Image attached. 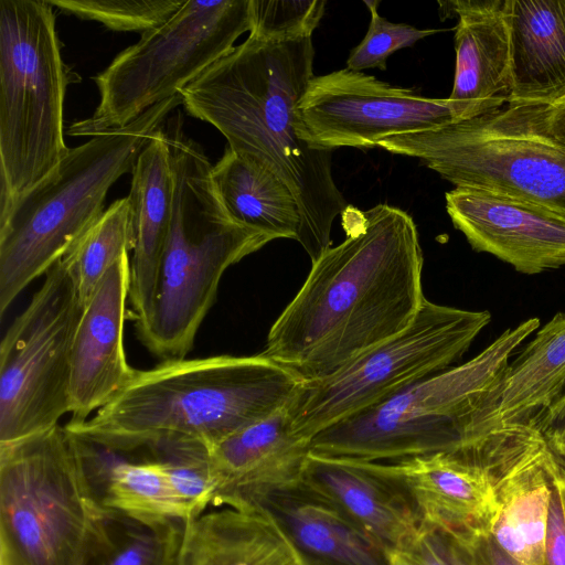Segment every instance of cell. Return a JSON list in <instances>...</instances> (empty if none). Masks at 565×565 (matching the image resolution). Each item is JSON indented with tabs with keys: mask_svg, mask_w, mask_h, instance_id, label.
<instances>
[{
	"mask_svg": "<svg viewBox=\"0 0 565 565\" xmlns=\"http://www.w3.org/2000/svg\"><path fill=\"white\" fill-rule=\"evenodd\" d=\"M162 130L173 179L172 217L154 307L136 333L150 353L172 361L192 350L225 270L274 239L227 213L212 180V164L185 136L179 115Z\"/></svg>",
	"mask_w": 565,
	"mask_h": 565,
	"instance_id": "cell-4",
	"label": "cell"
},
{
	"mask_svg": "<svg viewBox=\"0 0 565 565\" xmlns=\"http://www.w3.org/2000/svg\"><path fill=\"white\" fill-rule=\"evenodd\" d=\"M183 521L140 520L110 512L84 565H174Z\"/></svg>",
	"mask_w": 565,
	"mask_h": 565,
	"instance_id": "cell-27",
	"label": "cell"
},
{
	"mask_svg": "<svg viewBox=\"0 0 565 565\" xmlns=\"http://www.w3.org/2000/svg\"><path fill=\"white\" fill-rule=\"evenodd\" d=\"M130 259L122 255L106 273L83 310L72 351L70 424H83L134 379L124 344Z\"/></svg>",
	"mask_w": 565,
	"mask_h": 565,
	"instance_id": "cell-15",
	"label": "cell"
},
{
	"mask_svg": "<svg viewBox=\"0 0 565 565\" xmlns=\"http://www.w3.org/2000/svg\"><path fill=\"white\" fill-rule=\"evenodd\" d=\"M544 565H565V478L558 468L552 480Z\"/></svg>",
	"mask_w": 565,
	"mask_h": 565,
	"instance_id": "cell-34",
	"label": "cell"
},
{
	"mask_svg": "<svg viewBox=\"0 0 565 565\" xmlns=\"http://www.w3.org/2000/svg\"><path fill=\"white\" fill-rule=\"evenodd\" d=\"M211 175L227 213L273 239L298 237L300 213L290 189L271 171L226 146Z\"/></svg>",
	"mask_w": 565,
	"mask_h": 565,
	"instance_id": "cell-25",
	"label": "cell"
},
{
	"mask_svg": "<svg viewBox=\"0 0 565 565\" xmlns=\"http://www.w3.org/2000/svg\"><path fill=\"white\" fill-rule=\"evenodd\" d=\"M324 7V0H249V35L273 42L312 38Z\"/></svg>",
	"mask_w": 565,
	"mask_h": 565,
	"instance_id": "cell-32",
	"label": "cell"
},
{
	"mask_svg": "<svg viewBox=\"0 0 565 565\" xmlns=\"http://www.w3.org/2000/svg\"><path fill=\"white\" fill-rule=\"evenodd\" d=\"M459 542L466 546L477 565H523L504 552L490 533Z\"/></svg>",
	"mask_w": 565,
	"mask_h": 565,
	"instance_id": "cell-36",
	"label": "cell"
},
{
	"mask_svg": "<svg viewBox=\"0 0 565 565\" xmlns=\"http://www.w3.org/2000/svg\"><path fill=\"white\" fill-rule=\"evenodd\" d=\"M52 7L113 31L148 32L170 20L186 0H47Z\"/></svg>",
	"mask_w": 565,
	"mask_h": 565,
	"instance_id": "cell-31",
	"label": "cell"
},
{
	"mask_svg": "<svg viewBox=\"0 0 565 565\" xmlns=\"http://www.w3.org/2000/svg\"><path fill=\"white\" fill-rule=\"evenodd\" d=\"M371 13V21L364 39L351 50L347 68L361 72L367 68L386 70V61L396 51L413 46L417 41L441 32V30H419L405 23H393L379 11L377 0H364Z\"/></svg>",
	"mask_w": 565,
	"mask_h": 565,
	"instance_id": "cell-33",
	"label": "cell"
},
{
	"mask_svg": "<svg viewBox=\"0 0 565 565\" xmlns=\"http://www.w3.org/2000/svg\"><path fill=\"white\" fill-rule=\"evenodd\" d=\"M127 196L132 258L129 297L135 327L152 313L163 250L171 224L173 179L162 127L139 154Z\"/></svg>",
	"mask_w": 565,
	"mask_h": 565,
	"instance_id": "cell-21",
	"label": "cell"
},
{
	"mask_svg": "<svg viewBox=\"0 0 565 565\" xmlns=\"http://www.w3.org/2000/svg\"><path fill=\"white\" fill-rule=\"evenodd\" d=\"M445 200L452 225L476 252L527 275L565 266L564 213L472 188H455Z\"/></svg>",
	"mask_w": 565,
	"mask_h": 565,
	"instance_id": "cell-14",
	"label": "cell"
},
{
	"mask_svg": "<svg viewBox=\"0 0 565 565\" xmlns=\"http://www.w3.org/2000/svg\"><path fill=\"white\" fill-rule=\"evenodd\" d=\"M455 28V76L449 99L461 120L507 104L511 90L507 0L439 1Z\"/></svg>",
	"mask_w": 565,
	"mask_h": 565,
	"instance_id": "cell-19",
	"label": "cell"
},
{
	"mask_svg": "<svg viewBox=\"0 0 565 565\" xmlns=\"http://www.w3.org/2000/svg\"><path fill=\"white\" fill-rule=\"evenodd\" d=\"M252 512L268 518L302 565H391V555L300 480L263 493Z\"/></svg>",
	"mask_w": 565,
	"mask_h": 565,
	"instance_id": "cell-20",
	"label": "cell"
},
{
	"mask_svg": "<svg viewBox=\"0 0 565 565\" xmlns=\"http://www.w3.org/2000/svg\"><path fill=\"white\" fill-rule=\"evenodd\" d=\"M309 445L294 431L288 407L216 444L210 448L212 504L252 512L263 493L300 480Z\"/></svg>",
	"mask_w": 565,
	"mask_h": 565,
	"instance_id": "cell-18",
	"label": "cell"
},
{
	"mask_svg": "<svg viewBox=\"0 0 565 565\" xmlns=\"http://www.w3.org/2000/svg\"><path fill=\"white\" fill-rule=\"evenodd\" d=\"M83 310L61 258L0 343V445L56 426L71 412L72 351Z\"/></svg>",
	"mask_w": 565,
	"mask_h": 565,
	"instance_id": "cell-12",
	"label": "cell"
},
{
	"mask_svg": "<svg viewBox=\"0 0 565 565\" xmlns=\"http://www.w3.org/2000/svg\"><path fill=\"white\" fill-rule=\"evenodd\" d=\"M312 38L273 42L248 35L182 92L186 113L214 126L235 152L256 161L292 192L297 242L311 262L331 247L335 217L349 206L331 152L298 137L297 105L313 76Z\"/></svg>",
	"mask_w": 565,
	"mask_h": 565,
	"instance_id": "cell-2",
	"label": "cell"
},
{
	"mask_svg": "<svg viewBox=\"0 0 565 565\" xmlns=\"http://www.w3.org/2000/svg\"><path fill=\"white\" fill-rule=\"evenodd\" d=\"M179 105L181 94L122 128L103 131L70 149L55 170L0 218L1 317L102 217L109 189L132 172L143 148Z\"/></svg>",
	"mask_w": 565,
	"mask_h": 565,
	"instance_id": "cell-5",
	"label": "cell"
},
{
	"mask_svg": "<svg viewBox=\"0 0 565 565\" xmlns=\"http://www.w3.org/2000/svg\"><path fill=\"white\" fill-rule=\"evenodd\" d=\"M490 320L486 310H465L425 299L404 331L333 375L302 384L288 406L294 431L311 441L341 419L447 370L462 358Z\"/></svg>",
	"mask_w": 565,
	"mask_h": 565,
	"instance_id": "cell-11",
	"label": "cell"
},
{
	"mask_svg": "<svg viewBox=\"0 0 565 565\" xmlns=\"http://www.w3.org/2000/svg\"><path fill=\"white\" fill-rule=\"evenodd\" d=\"M546 121L551 136L565 147V95L548 105Z\"/></svg>",
	"mask_w": 565,
	"mask_h": 565,
	"instance_id": "cell-39",
	"label": "cell"
},
{
	"mask_svg": "<svg viewBox=\"0 0 565 565\" xmlns=\"http://www.w3.org/2000/svg\"><path fill=\"white\" fill-rule=\"evenodd\" d=\"M61 47L47 0H0V218L70 151Z\"/></svg>",
	"mask_w": 565,
	"mask_h": 565,
	"instance_id": "cell-8",
	"label": "cell"
},
{
	"mask_svg": "<svg viewBox=\"0 0 565 565\" xmlns=\"http://www.w3.org/2000/svg\"><path fill=\"white\" fill-rule=\"evenodd\" d=\"M540 428L561 475L565 478V424Z\"/></svg>",
	"mask_w": 565,
	"mask_h": 565,
	"instance_id": "cell-38",
	"label": "cell"
},
{
	"mask_svg": "<svg viewBox=\"0 0 565 565\" xmlns=\"http://www.w3.org/2000/svg\"><path fill=\"white\" fill-rule=\"evenodd\" d=\"M557 466L508 495L498 504L490 534L523 565H544L552 480Z\"/></svg>",
	"mask_w": 565,
	"mask_h": 565,
	"instance_id": "cell-28",
	"label": "cell"
},
{
	"mask_svg": "<svg viewBox=\"0 0 565 565\" xmlns=\"http://www.w3.org/2000/svg\"><path fill=\"white\" fill-rule=\"evenodd\" d=\"M539 426L552 427L565 424V392L541 415L534 418Z\"/></svg>",
	"mask_w": 565,
	"mask_h": 565,
	"instance_id": "cell-40",
	"label": "cell"
},
{
	"mask_svg": "<svg viewBox=\"0 0 565 565\" xmlns=\"http://www.w3.org/2000/svg\"><path fill=\"white\" fill-rule=\"evenodd\" d=\"M174 565H302L279 529L256 512L224 509L184 522Z\"/></svg>",
	"mask_w": 565,
	"mask_h": 565,
	"instance_id": "cell-24",
	"label": "cell"
},
{
	"mask_svg": "<svg viewBox=\"0 0 565 565\" xmlns=\"http://www.w3.org/2000/svg\"><path fill=\"white\" fill-rule=\"evenodd\" d=\"M381 466L406 491L423 531L444 532L459 541L490 533L498 513L494 494L465 446Z\"/></svg>",
	"mask_w": 565,
	"mask_h": 565,
	"instance_id": "cell-16",
	"label": "cell"
},
{
	"mask_svg": "<svg viewBox=\"0 0 565 565\" xmlns=\"http://www.w3.org/2000/svg\"><path fill=\"white\" fill-rule=\"evenodd\" d=\"M391 565H447L437 552L429 533L423 531L405 547L391 554Z\"/></svg>",
	"mask_w": 565,
	"mask_h": 565,
	"instance_id": "cell-35",
	"label": "cell"
},
{
	"mask_svg": "<svg viewBox=\"0 0 565 565\" xmlns=\"http://www.w3.org/2000/svg\"><path fill=\"white\" fill-rule=\"evenodd\" d=\"M448 97H425L348 68L312 76L297 105V132L310 148H373L385 138L460 121Z\"/></svg>",
	"mask_w": 565,
	"mask_h": 565,
	"instance_id": "cell-13",
	"label": "cell"
},
{
	"mask_svg": "<svg viewBox=\"0 0 565 565\" xmlns=\"http://www.w3.org/2000/svg\"><path fill=\"white\" fill-rule=\"evenodd\" d=\"M305 382L263 353L161 361L129 384L74 434L119 454L169 439L212 448L287 408Z\"/></svg>",
	"mask_w": 565,
	"mask_h": 565,
	"instance_id": "cell-3",
	"label": "cell"
},
{
	"mask_svg": "<svg viewBox=\"0 0 565 565\" xmlns=\"http://www.w3.org/2000/svg\"><path fill=\"white\" fill-rule=\"evenodd\" d=\"M146 450L163 463L184 522L203 514L212 504L215 490L209 447L199 441L169 439Z\"/></svg>",
	"mask_w": 565,
	"mask_h": 565,
	"instance_id": "cell-30",
	"label": "cell"
},
{
	"mask_svg": "<svg viewBox=\"0 0 565 565\" xmlns=\"http://www.w3.org/2000/svg\"><path fill=\"white\" fill-rule=\"evenodd\" d=\"M511 90L507 104L551 105L565 95V0H507Z\"/></svg>",
	"mask_w": 565,
	"mask_h": 565,
	"instance_id": "cell-22",
	"label": "cell"
},
{
	"mask_svg": "<svg viewBox=\"0 0 565 565\" xmlns=\"http://www.w3.org/2000/svg\"><path fill=\"white\" fill-rule=\"evenodd\" d=\"M565 392V312L556 313L505 369L468 434L529 422Z\"/></svg>",
	"mask_w": 565,
	"mask_h": 565,
	"instance_id": "cell-23",
	"label": "cell"
},
{
	"mask_svg": "<svg viewBox=\"0 0 565 565\" xmlns=\"http://www.w3.org/2000/svg\"><path fill=\"white\" fill-rule=\"evenodd\" d=\"M540 327L530 318L468 362L423 379L317 434L310 452L376 461L450 451L498 386L513 351Z\"/></svg>",
	"mask_w": 565,
	"mask_h": 565,
	"instance_id": "cell-7",
	"label": "cell"
},
{
	"mask_svg": "<svg viewBox=\"0 0 565 565\" xmlns=\"http://www.w3.org/2000/svg\"><path fill=\"white\" fill-rule=\"evenodd\" d=\"M110 512L66 426L0 445V565H84Z\"/></svg>",
	"mask_w": 565,
	"mask_h": 565,
	"instance_id": "cell-6",
	"label": "cell"
},
{
	"mask_svg": "<svg viewBox=\"0 0 565 565\" xmlns=\"http://www.w3.org/2000/svg\"><path fill=\"white\" fill-rule=\"evenodd\" d=\"M447 565H477L463 544L454 536L439 531H427Z\"/></svg>",
	"mask_w": 565,
	"mask_h": 565,
	"instance_id": "cell-37",
	"label": "cell"
},
{
	"mask_svg": "<svg viewBox=\"0 0 565 565\" xmlns=\"http://www.w3.org/2000/svg\"><path fill=\"white\" fill-rule=\"evenodd\" d=\"M76 436L107 508L140 520L184 522L183 511L160 460L152 456L141 460L124 459L122 454Z\"/></svg>",
	"mask_w": 565,
	"mask_h": 565,
	"instance_id": "cell-26",
	"label": "cell"
},
{
	"mask_svg": "<svg viewBox=\"0 0 565 565\" xmlns=\"http://www.w3.org/2000/svg\"><path fill=\"white\" fill-rule=\"evenodd\" d=\"M250 31L249 0H186L164 24L145 32L94 81L99 104L67 134L93 137L122 128L181 92Z\"/></svg>",
	"mask_w": 565,
	"mask_h": 565,
	"instance_id": "cell-10",
	"label": "cell"
},
{
	"mask_svg": "<svg viewBox=\"0 0 565 565\" xmlns=\"http://www.w3.org/2000/svg\"><path fill=\"white\" fill-rule=\"evenodd\" d=\"M300 481L332 503L390 555L423 532L406 491L380 462L309 452Z\"/></svg>",
	"mask_w": 565,
	"mask_h": 565,
	"instance_id": "cell-17",
	"label": "cell"
},
{
	"mask_svg": "<svg viewBox=\"0 0 565 565\" xmlns=\"http://www.w3.org/2000/svg\"><path fill=\"white\" fill-rule=\"evenodd\" d=\"M129 250V205L127 198H122L111 203L63 257L73 275L83 307L106 273Z\"/></svg>",
	"mask_w": 565,
	"mask_h": 565,
	"instance_id": "cell-29",
	"label": "cell"
},
{
	"mask_svg": "<svg viewBox=\"0 0 565 565\" xmlns=\"http://www.w3.org/2000/svg\"><path fill=\"white\" fill-rule=\"evenodd\" d=\"M548 105L504 104L441 128L388 137L377 147L419 159L455 188H472L565 214V147L547 128Z\"/></svg>",
	"mask_w": 565,
	"mask_h": 565,
	"instance_id": "cell-9",
	"label": "cell"
},
{
	"mask_svg": "<svg viewBox=\"0 0 565 565\" xmlns=\"http://www.w3.org/2000/svg\"><path fill=\"white\" fill-rule=\"evenodd\" d=\"M345 238L312 262L269 329L267 358L303 382L327 379L411 326L425 297L417 226L386 203L341 214Z\"/></svg>",
	"mask_w": 565,
	"mask_h": 565,
	"instance_id": "cell-1",
	"label": "cell"
}]
</instances>
